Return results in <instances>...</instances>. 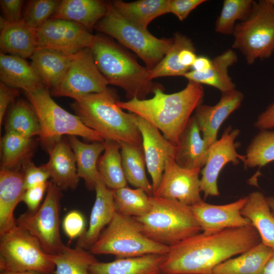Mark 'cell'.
<instances>
[{"mask_svg": "<svg viewBox=\"0 0 274 274\" xmlns=\"http://www.w3.org/2000/svg\"><path fill=\"white\" fill-rule=\"evenodd\" d=\"M266 198L271 211L274 215V196H269Z\"/></svg>", "mask_w": 274, "mask_h": 274, "instance_id": "11a10c76", "label": "cell"}, {"mask_svg": "<svg viewBox=\"0 0 274 274\" xmlns=\"http://www.w3.org/2000/svg\"><path fill=\"white\" fill-rule=\"evenodd\" d=\"M6 131L32 138L42 135V128L36 114L30 105L20 100L12 107L6 123Z\"/></svg>", "mask_w": 274, "mask_h": 274, "instance_id": "8d00e7d4", "label": "cell"}, {"mask_svg": "<svg viewBox=\"0 0 274 274\" xmlns=\"http://www.w3.org/2000/svg\"><path fill=\"white\" fill-rule=\"evenodd\" d=\"M166 255L149 254L117 258L109 262H96L90 266V274H160Z\"/></svg>", "mask_w": 274, "mask_h": 274, "instance_id": "d4e9b609", "label": "cell"}, {"mask_svg": "<svg viewBox=\"0 0 274 274\" xmlns=\"http://www.w3.org/2000/svg\"><path fill=\"white\" fill-rule=\"evenodd\" d=\"M150 198L149 212L134 217L148 238L170 247L200 233L190 206L154 195Z\"/></svg>", "mask_w": 274, "mask_h": 274, "instance_id": "5b68a950", "label": "cell"}, {"mask_svg": "<svg viewBox=\"0 0 274 274\" xmlns=\"http://www.w3.org/2000/svg\"><path fill=\"white\" fill-rule=\"evenodd\" d=\"M106 147L99 159L97 168L108 188L115 190L127 186L122 164L119 144L113 141H105Z\"/></svg>", "mask_w": 274, "mask_h": 274, "instance_id": "e575fe53", "label": "cell"}, {"mask_svg": "<svg viewBox=\"0 0 274 274\" xmlns=\"http://www.w3.org/2000/svg\"><path fill=\"white\" fill-rule=\"evenodd\" d=\"M20 169L0 171V235L16 228L14 210L25 191Z\"/></svg>", "mask_w": 274, "mask_h": 274, "instance_id": "44dd1931", "label": "cell"}, {"mask_svg": "<svg viewBox=\"0 0 274 274\" xmlns=\"http://www.w3.org/2000/svg\"><path fill=\"white\" fill-rule=\"evenodd\" d=\"M55 265L38 241L17 226L0 235V270L54 273Z\"/></svg>", "mask_w": 274, "mask_h": 274, "instance_id": "8fae6325", "label": "cell"}, {"mask_svg": "<svg viewBox=\"0 0 274 274\" xmlns=\"http://www.w3.org/2000/svg\"><path fill=\"white\" fill-rule=\"evenodd\" d=\"M254 126L260 130L274 128V102L258 116Z\"/></svg>", "mask_w": 274, "mask_h": 274, "instance_id": "681fc988", "label": "cell"}, {"mask_svg": "<svg viewBox=\"0 0 274 274\" xmlns=\"http://www.w3.org/2000/svg\"><path fill=\"white\" fill-rule=\"evenodd\" d=\"M108 4L99 0H63L51 19L75 22L91 32L106 15Z\"/></svg>", "mask_w": 274, "mask_h": 274, "instance_id": "484cf974", "label": "cell"}, {"mask_svg": "<svg viewBox=\"0 0 274 274\" xmlns=\"http://www.w3.org/2000/svg\"><path fill=\"white\" fill-rule=\"evenodd\" d=\"M201 169H187L179 166L175 158L165 165L160 183L153 195L175 200L188 206L202 201L200 196Z\"/></svg>", "mask_w": 274, "mask_h": 274, "instance_id": "9a60e30c", "label": "cell"}, {"mask_svg": "<svg viewBox=\"0 0 274 274\" xmlns=\"http://www.w3.org/2000/svg\"><path fill=\"white\" fill-rule=\"evenodd\" d=\"M192 46L193 43L188 37L180 32L175 33L171 47L166 54L157 65L149 70L151 78L153 80L165 76H183L190 69L179 63V54L182 49Z\"/></svg>", "mask_w": 274, "mask_h": 274, "instance_id": "f35d334b", "label": "cell"}, {"mask_svg": "<svg viewBox=\"0 0 274 274\" xmlns=\"http://www.w3.org/2000/svg\"><path fill=\"white\" fill-rule=\"evenodd\" d=\"M49 182H47L25 190L22 198L28 211L35 212L40 207L44 195L47 191Z\"/></svg>", "mask_w": 274, "mask_h": 274, "instance_id": "f6af8a7d", "label": "cell"}, {"mask_svg": "<svg viewBox=\"0 0 274 274\" xmlns=\"http://www.w3.org/2000/svg\"><path fill=\"white\" fill-rule=\"evenodd\" d=\"M18 89L8 86L1 82L0 84V125L9 105L18 95Z\"/></svg>", "mask_w": 274, "mask_h": 274, "instance_id": "c3c4849f", "label": "cell"}, {"mask_svg": "<svg viewBox=\"0 0 274 274\" xmlns=\"http://www.w3.org/2000/svg\"><path fill=\"white\" fill-rule=\"evenodd\" d=\"M118 101L115 92L107 88L76 98L71 107L83 123L104 141L142 147V137L133 121V114L124 112Z\"/></svg>", "mask_w": 274, "mask_h": 274, "instance_id": "3957f363", "label": "cell"}, {"mask_svg": "<svg viewBox=\"0 0 274 274\" xmlns=\"http://www.w3.org/2000/svg\"><path fill=\"white\" fill-rule=\"evenodd\" d=\"M212 65V59L204 56H197L191 68L192 70L204 73L210 70Z\"/></svg>", "mask_w": 274, "mask_h": 274, "instance_id": "816d5d0a", "label": "cell"}, {"mask_svg": "<svg viewBox=\"0 0 274 274\" xmlns=\"http://www.w3.org/2000/svg\"><path fill=\"white\" fill-rule=\"evenodd\" d=\"M196 57L194 46L186 47L179 52V62L181 65L190 69Z\"/></svg>", "mask_w": 274, "mask_h": 274, "instance_id": "f907efd6", "label": "cell"}, {"mask_svg": "<svg viewBox=\"0 0 274 274\" xmlns=\"http://www.w3.org/2000/svg\"><path fill=\"white\" fill-rule=\"evenodd\" d=\"M273 252L261 242L238 256L219 264L212 274H261Z\"/></svg>", "mask_w": 274, "mask_h": 274, "instance_id": "4dcf8cb0", "label": "cell"}, {"mask_svg": "<svg viewBox=\"0 0 274 274\" xmlns=\"http://www.w3.org/2000/svg\"><path fill=\"white\" fill-rule=\"evenodd\" d=\"M49 159L44 164L51 181L61 190L75 189L80 178L75 155L69 142L62 136L41 140Z\"/></svg>", "mask_w": 274, "mask_h": 274, "instance_id": "ac0fdd59", "label": "cell"}, {"mask_svg": "<svg viewBox=\"0 0 274 274\" xmlns=\"http://www.w3.org/2000/svg\"><path fill=\"white\" fill-rule=\"evenodd\" d=\"M169 249V247L146 236L134 217L116 212L89 251L93 255L110 254L117 258H126L166 255Z\"/></svg>", "mask_w": 274, "mask_h": 274, "instance_id": "8992f818", "label": "cell"}, {"mask_svg": "<svg viewBox=\"0 0 274 274\" xmlns=\"http://www.w3.org/2000/svg\"><path fill=\"white\" fill-rule=\"evenodd\" d=\"M111 3L125 19L146 29L154 19L169 13V0H140L132 2L114 1Z\"/></svg>", "mask_w": 274, "mask_h": 274, "instance_id": "1f68e13d", "label": "cell"}, {"mask_svg": "<svg viewBox=\"0 0 274 274\" xmlns=\"http://www.w3.org/2000/svg\"><path fill=\"white\" fill-rule=\"evenodd\" d=\"M95 62L108 84L122 88L129 100L146 99L157 86L150 70L108 39L95 36L90 47Z\"/></svg>", "mask_w": 274, "mask_h": 274, "instance_id": "277c9868", "label": "cell"}, {"mask_svg": "<svg viewBox=\"0 0 274 274\" xmlns=\"http://www.w3.org/2000/svg\"><path fill=\"white\" fill-rule=\"evenodd\" d=\"M61 190L52 181L49 182L43 203L35 212L27 211L16 219L17 226L26 230L48 255H55L65 246L60 232Z\"/></svg>", "mask_w": 274, "mask_h": 274, "instance_id": "30bf717a", "label": "cell"}, {"mask_svg": "<svg viewBox=\"0 0 274 274\" xmlns=\"http://www.w3.org/2000/svg\"><path fill=\"white\" fill-rule=\"evenodd\" d=\"M243 99V94L235 89L222 93L219 101L214 106L201 104L196 108L193 116L209 147L217 140L221 125L239 107Z\"/></svg>", "mask_w": 274, "mask_h": 274, "instance_id": "d6986e66", "label": "cell"}, {"mask_svg": "<svg viewBox=\"0 0 274 274\" xmlns=\"http://www.w3.org/2000/svg\"><path fill=\"white\" fill-rule=\"evenodd\" d=\"M108 84L97 68L91 50L86 48L74 55L65 76L55 88L51 90V94L76 99L102 91Z\"/></svg>", "mask_w": 274, "mask_h": 274, "instance_id": "7c38bea8", "label": "cell"}, {"mask_svg": "<svg viewBox=\"0 0 274 274\" xmlns=\"http://www.w3.org/2000/svg\"><path fill=\"white\" fill-rule=\"evenodd\" d=\"M256 1L253 0H225L215 26L216 32L232 35L236 22L244 20L250 14Z\"/></svg>", "mask_w": 274, "mask_h": 274, "instance_id": "60d3db41", "label": "cell"}, {"mask_svg": "<svg viewBox=\"0 0 274 274\" xmlns=\"http://www.w3.org/2000/svg\"><path fill=\"white\" fill-rule=\"evenodd\" d=\"M261 274H274V251L266 262Z\"/></svg>", "mask_w": 274, "mask_h": 274, "instance_id": "f5cc1de1", "label": "cell"}, {"mask_svg": "<svg viewBox=\"0 0 274 274\" xmlns=\"http://www.w3.org/2000/svg\"><path fill=\"white\" fill-rule=\"evenodd\" d=\"M35 146L32 138L6 131L1 141V168L20 169L30 160Z\"/></svg>", "mask_w": 274, "mask_h": 274, "instance_id": "836d02e7", "label": "cell"}, {"mask_svg": "<svg viewBox=\"0 0 274 274\" xmlns=\"http://www.w3.org/2000/svg\"><path fill=\"white\" fill-rule=\"evenodd\" d=\"M74 55L49 48H38L30 57V64L44 84L52 90L63 79Z\"/></svg>", "mask_w": 274, "mask_h": 274, "instance_id": "cb8c5ba5", "label": "cell"}, {"mask_svg": "<svg viewBox=\"0 0 274 274\" xmlns=\"http://www.w3.org/2000/svg\"><path fill=\"white\" fill-rule=\"evenodd\" d=\"M62 228L71 241L80 237L86 230L84 216L78 211H70L63 219Z\"/></svg>", "mask_w": 274, "mask_h": 274, "instance_id": "ee69618b", "label": "cell"}, {"mask_svg": "<svg viewBox=\"0 0 274 274\" xmlns=\"http://www.w3.org/2000/svg\"><path fill=\"white\" fill-rule=\"evenodd\" d=\"M232 35V48L247 63L270 57L274 51V6L269 0L256 2L249 16L236 23Z\"/></svg>", "mask_w": 274, "mask_h": 274, "instance_id": "ba28073f", "label": "cell"}, {"mask_svg": "<svg viewBox=\"0 0 274 274\" xmlns=\"http://www.w3.org/2000/svg\"><path fill=\"white\" fill-rule=\"evenodd\" d=\"M269 1L274 6V0H269Z\"/></svg>", "mask_w": 274, "mask_h": 274, "instance_id": "9f6ffc18", "label": "cell"}, {"mask_svg": "<svg viewBox=\"0 0 274 274\" xmlns=\"http://www.w3.org/2000/svg\"><path fill=\"white\" fill-rule=\"evenodd\" d=\"M113 195L116 211L121 215L139 217L151 208L150 196L141 188L125 186L114 190Z\"/></svg>", "mask_w": 274, "mask_h": 274, "instance_id": "74e56055", "label": "cell"}, {"mask_svg": "<svg viewBox=\"0 0 274 274\" xmlns=\"http://www.w3.org/2000/svg\"><path fill=\"white\" fill-rule=\"evenodd\" d=\"M23 1L1 0L0 5L4 18L10 22H16L21 18V9Z\"/></svg>", "mask_w": 274, "mask_h": 274, "instance_id": "7dc6e473", "label": "cell"}, {"mask_svg": "<svg viewBox=\"0 0 274 274\" xmlns=\"http://www.w3.org/2000/svg\"><path fill=\"white\" fill-rule=\"evenodd\" d=\"M247 200V196H246L222 205L210 204L202 200L190 207L202 233L209 235L225 229L251 224L241 213Z\"/></svg>", "mask_w": 274, "mask_h": 274, "instance_id": "e0dca14e", "label": "cell"}, {"mask_svg": "<svg viewBox=\"0 0 274 274\" xmlns=\"http://www.w3.org/2000/svg\"><path fill=\"white\" fill-rule=\"evenodd\" d=\"M38 48L55 50L67 55L90 48L95 36L81 24L71 21L50 19L36 29Z\"/></svg>", "mask_w": 274, "mask_h": 274, "instance_id": "4fadbf2b", "label": "cell"}, {"mask_svg": "<svg viewBox=\"0 0 274 274\" xmlns=\"http://www.w3.org/2000/svg\"><path fill=\"white\" fill-rule=\"evenodd\" d=\"M48 256L55 265L54 274H90L89 267L98 261L90 251L77 246L65 245L59 253Z\"/></svg>", "mask_w": 274, "mask_h": 274, "instance_id": "d590c367", "label": "cell"}, {"mask_svg": "<svg viewBox=\"0 0 274 274\" xmlns=\"http://www.w3.org/2000/svg\"><path fill=\"white\" fill-rule=\"evenodd\" d=\"M241 213L256 229L261 243L274 251V215L264 195L259 191L250 193Z\"/></svg>", "mask_w": 274, "mask_h": 274, "instance_id": "f1b7e54d", "label": "cell"}, {"mask_svg": "<svg viewBox=\"0 0 274 274\" xmlns=\"http://www.w3.org/2000/svg\"><path fill=\"white\" fill-rule=\"evenodd\" d=\"M60 3V1L57 0L29 1L22 19L36 30L51 18Z\"/></svg>", "mask_w": 274, "mask_h": 274, "instance_id": "b9f144b4", "label": "cell"}, {"mask_svg": "<svg viewBox=\"0 0 274 274\" xmlns=\"http://www.w3.org/2000/svg\"><path fill=\"white\" fill-rule=\"evenodd\" d=\"M23 185L25 190L46 183L50 175L44 165L36 166L30 160L25 162L22 166Z\"/></svg>", "mask_w": 274, "mask_h": 274, "instance_id": "7bdbcfd3", "label": "cell"}, {"mask_svg": "<svg viewBox=\"0 0 274 274\" xmlns=\"http://www.w3.org/2000/svg\"><path fill=\"white\" fill-rule=\"evenodd\" d=\"M25 93L41 124V140L66 134L81 136L93 142L105 141L99 134L86 126L79 117L57 104L46 86Z\"/></svg>", "mask_w": 274, "mask_h": 274, "instance_id": "9c48e42d", "label": "cell"}, {"mask_svg": "<svg viewBox=\"0 0 274 274\" xmlns=\"http://www.w3.org/2000/svg\"><path fill=\"white\" fill-rule=\"evenodd\" d=\"M208 149L192 116L180 136L175 161L183 168L201 169L206 162Z\"/></svg>", "mask_w": 274, "mask_h": 274, "instance_id": "603a6c76", "label": "cell"}, {"mask_svg": "<svg viewBox=\"0 0 274 274\" xmlns=\"http://www.w3.org/2000/svg\"><path fill=\"white\" fill-rule=\"evenodd\" d=\"M68 138L75 155L78 176L84 180L87 188L92 190L100 176L97 163L100 154L105 149V141L86 144L76 136H69Z\"/></svg>", "mask_w": 274, "mask_h": 274, "instance_id": "f546056e", "label": "cell"}, {"mask_svg": "<svg viewBox=\"0 0 274 274\" xmlns=\"http://www.w3.org/2000/svg\"><path fill=\"white\" fill-rule=\"evenodd\" d=\"M0 49L4 54L30 58L38 48L36 30L21 20L10 22L0 19Z\"/></svg>", "mask_w": 274, "mask_h": 274, "instance_id": "7402d4cb", "label": "cell"}, {"mask_svg": "<svg viewBox=\"0 0 274 274\" xmlns=\"http://www.w3.org/2000/svg\"><path fill=\"white\" fill-rule=\"evenodd\" d=\"M154 96L149 99L133 98L126 101H119L122 109L135 114L154 125L163 135L175 145L191 115L201 105L204 97L202 85L189 81L187 86L178 92L166 94L157 86Z\"/></svg>", "mask_w": 274, "mask_h": 274, "instance_id": "7a4b0ae2", "label": "cell"}, {"mask_svg": "<svg viewBox=\"0 0 274 274\" xmlns=\"http://www.w3.org/2000/svg\"><path fill=\"white\" fill-rule=\"evenodd\" d=\"M118 143L122 167L127 182L136 188L143 189L148 195H153L152 185L146 175L143 146L123 142Z\"/></svg>", "mask_w": 274, "mask_h": 274, "instance_id": "d6a6232c", "label": "cell"}, {"mask_svg": "<svg viewBox=\"0 0 274 274\" xmlns=\"http://www.w3.org/2000/svg\"><path fill=\"white\" fill-rule=\"evenodd\" d=\"M245 167H261L274 161V130H261L247 148Z\"/></svg>", "mask_w": 274, "mask_h": 274, "instance_id": "ab89813d", "label": "cell"}, {"mask_svg": "<svg viewBox=\"0 0 274 274\" xmlns=\"http://www.w3.org/2000/svg\"><path fill=\"white\" fill-rule=\"evenodd\" d=\"M94 190L95 199L91 209L88 227L78 238L77 243V246L89 251L116 212L114 190L107 187L101 176L95 183Z\"/></svg>", "mask_w": 274, "mask_h": 274, "instance_id": "ffe728a7", "label": "cell"}, {"mask_svg": "<svg viewBox=\"0 0 274 274\" xmlns=\"http://www.w3.org/2000/svg\"><path fill=\"white\" fill-rule=\"evenodd\" d=\"M0 274H54V273H44L37 271L33 270H28V271H1Z\"/></svg>", "mask_w": 274, "mask_h": 274, "instance_id": "db71d44e", "label": "cell"}, {"mask_svg": "<svg viewBox=\"0 0 274 274\" xmlns=\"http://www.w3.org/2000/svg\"><path fill=\"white\" fill-rule=\"evenodd\" d=\"M206 2L204 0H169V13H173L182 21L192 11Z\"/></svg>", "mask_w": 274, "mask_h": 274, "instance_id": "bcb514c9", "label": "cell"}, {"mask_svg": "<svg viewBox=\"0 0 274 274\" xmlns=\"http://www.w3.org/2000/svg\"><path fill=\"white\" fill-rule=\"evenodd\" d=\"M133 121L142 137L146 167L152 179L153 194L160 183L166 161L175 158L177 146L143 118L133 114Z\"/></svg>", "mask_w": 274, "mask_h": 274, "instance_id": "2e32d148", "label": "cell"}, {"mask_svg": "<svg viewBox=\"0 0 274 274\" xmlns=\"http://www.w3.org/2000/svg\"><path fill=\"white\" fill-rule=\"evenodd\" d=\"M94 28L116 39L133 51L152 70L163 58L173 43V39H159L147 29L123 17L109 2L106 15Z\"/></svg>", "mask_w": 274, "mask_h": 274, "instance_id": "52a82bcc", "label": "cell"}, {"mask_svg": "<svg viewBox=\"0 0 274 274\" xmlns=\"http://www.w3.org/2000/svg\"><path fill=\"white\" fill-rule=\"evenodd\" d=\"M237 61V56L232 49H228L212 59L209 70L200 73L193 70L186 73L183 77L200 85L212 86L221 93L233 91L235 85L228 74L229 67Z\"/></svg>", "mask_w": 274, "mask_h": 274, "instance_id": "4316f807", "label": "cell"}, {"mask_svg": "<svg viewBox=\"0 0 274 274\" xmlns=\"http://www.w3.org/2000/svg\"><path fill=\"white\" fill-rule=\"evenodd\" d=\"M0 79L5 85L24 91L45 86L31 64L25 59L0 53Z\"/></svg>", "mask_w": 274, "mask_h": 274, "instance_id": "83f0119b", "label": "cell"}, {"mask_svg": "<svg viewBox=\"0 0 274 274\" xmlns=\"http://www.w3.org/2000/svg\"><path fill=\"white\" fill-rule=\"evenodd\" d=\"M261 242L252 224L212 234L200 233L169 247L161 273L212 274L219 264Z\"/></svg>", "mask_w": 274, "mask_h": 274, "instance_id": "6da1fadb", "label": "cell"}, {"mask_svg": "<svg viewBox=\"0 0 274 274\" xmlns=\"http://www.w3.org/2000/svg\"><path fill=\"white\" fill-rule=\"evenodd\" d=\"M239 133V129L229 126L221 138L209 147L206 162L200 171V190L205 198L220 195L218 179L225 165L229 162L237 165L239 161H244L245 155L238 153L235 142Z\"/></svg>", "mask_w": 274, "mask_h": 274, "instance_id": "5bb4252c", "label": "cell"}]
</instances>
